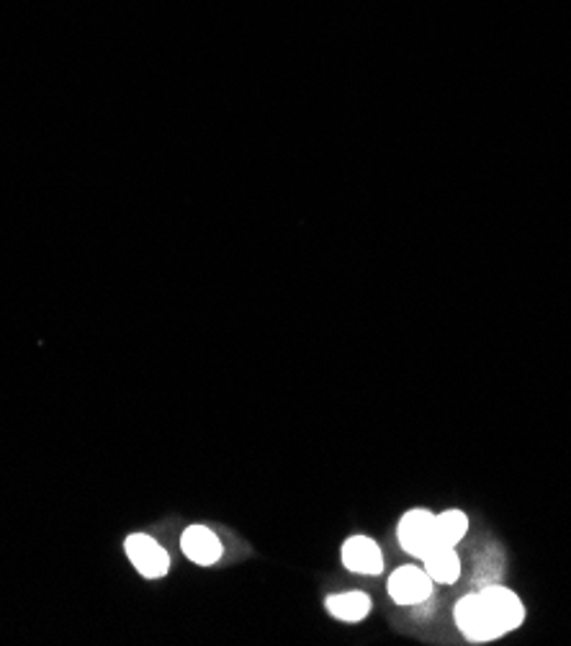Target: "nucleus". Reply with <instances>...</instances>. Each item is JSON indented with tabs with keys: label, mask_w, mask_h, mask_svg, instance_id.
I'll use <instances>...</instances> for the list:
<instances>
[{
	"label": "nucleus",
	"mask_w": 571,
	"mask_h": 646,
	"mask_svg": "<svg viewBox=\"0 0 571 646\" xmlns=\"http://www.w3.org/2000/svg\"><path fill=\"white\" fill-rule=\"evenodd\" d=\"M433 577L427 575L425 567H400L389 577V595L394 598V603L400 605H419L433 595Z\"/></svg>",
	"instance_id": "4"
},
{
	"label": "nucleus",
	"mask_w": 571,
	"mask_h": 646,
	"mask_svg": "<svg viewBox=\"0 0 571 646\" xmlns=\"http://www.w3.org/2000/svg\"><path fill=\"white\" fill-rule=\"evenodd\" d=\"M343 567L356 575H381L384 572V554L373 538L352 536L343 544Z\"/></svg>",
	"instance_id": "7"
},
{
	"label": "nucleus",
	"mask_w": 571,
	"mask_h": 646,
	"mask_svg": "<svg viewBox=\"0 0 571 646\" xmlns=\"http://www.w3.org/2000/svg\"><path fill=\"white\" fill-rule=\"evenodd\" d=\"M456 626L471 644H490L497 642L500 631L494 626V619L486 608L482 592H469L456 603Z\"/></svg>",
	"instance_id": "1"
},
{
	"label": "nucleus",
	"mask_w": 571,
	"mask_h": 646,
	"mask_svg": "<svg viewBox=\"0 0 571 646\" xmlns=\"http://www.w3.org/2000/svg\"><path fill=\"white\" fill-rule=\"evenodd\" d=\"M466 531H469V515L463 510L450 508L435 513V544L438 546H458Z\"/></svg>",
	"instance_id": "10"
},
{
	"label": "nucleus",
	"mask_w": 571,
	"mask_h": 646,
	"mask_svg": "<svg viewBox=\"0 0 571 646\" xmlns=\"http://www.w3.org/2000/svg\"><path fill=\"white\" fill-rule=\"evenodd\" d=\"M180 548H183V554L193 565L201 567L216 565L224 554L220 536L212 528H206V525H188L183 536H180Z\"/></svg>",
	"instance_id": "6"
},
{
	"label": "nucleus",
	"mask_w": 571,
	"mask_h": 646,
	"mask_svg": "<svg viewBox=\"0 0 571 646\" xmlns=\"http://www.w3.org/2000/svg\"><path fill=\"white\" fill-rule=\"evenodd\" d=\"M423 567L427 575L433 577V582L440 584H454L461 577V559H458L456 546H438L423 559Z\"/></svg>",
	"instance_id": "8"
},
{
	"label": "nucleus",
	"mask_w": 571,
	"mask_h": 646,
	"mask_svg": "<svg viewBox=\"0 0 571 646\" xmlns=\"http://www.w3.org/2000/svg\"><path fill=\"white\" fill-rule=\"evenodd\" d=\"M327 611L335 615L337 621H345V623H358L363 621L368 613H371V598L366 595V592L360 590H352V592H340V595H329L325 600Z\"/></svg>",
	"instance_id": "9"
},
{
	"label": "nucleus",
	"mask_w": 571,
	"mask_h": 646,
	"mask_svg": "<svg viewBox=\"0 0 571 646\" xmlns=\"http://www.w3.org/2000/svg\"><path fill=\"white\" fill-rule=\"evenodd\" d=\"M396 536H400V544L410 557L425 559L433 548H438V544H435V513L425 508L407 510L402 515Z\"/></svg>",
	"instance_id": "2"
},
{
	"label": "nucleus",
	"mask_w": 571,
	"mask_h": 646,
	"mask_svg": "<svg viewBox=\"0 0 571 646\" xmlns=\"http://www.w3.org/2000/svg\"><path fill=\"white\" fill-rule=\"evenodd\" d=\"M482 598L486 608H490L494 626H497L500 636L513 634L515 628L523 626L525 621V605L523 600L517 598V592L510 588H502V584H492V588L482 590Z\"/></svg>",
	"instance_id": "5"
},
{
	"label": "nucleus",
	"mask_w": 571,
	"mask_h": 646,
	"mask_svg": "<svg viewBox=\"0 0 571 646\" xmlns=\"http://www.w3.org/2000/svg\"><path fill=\"white\" fill-rule=\"evenodd\" d=\"M126 557H130L134 569L142 577H147V580H160L170 569L168 552L153 536H147V533H132L126 538Z\"/></svg>",
	"instance_id": "3"
}]
</instances>
